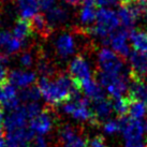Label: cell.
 <instances>
[{
  "label": "cell",
  "mask_w": 147,
  "mask_h": 147,
  "mask_svg": "<svg viewBox=\"0 0 147 147\" xmlns=\"http://www.w3.org/2000/svg\"><path fill=\"white\" fill-rule=\"evenodd\" d=\"M114 3H116V2H119V4H127L129 3L130 1H132V0H112Z\"/></svg>",
  "instance_id": "8d00e7d4"
},
{
  "label": "cell",
  "mask_w": 147,
  "mask_h": 147,
  "mask_svg": "<svg viewBox=\"0 0 147 147\" xmlns=\"http://www.w3.org/2000/svg\"><path fill=\"white\" fill-rule=\"evenodd\" d=\"M130 40L135 52L147 53V30H132Z\"/></svg>",
  "instance_id": "2e32d148"
},
{
  "label": "cell",
  "mask_w": 147,
  "mask_h": 147,
  "mask_svg": "<svg viewBox=\"0 0 147 147\" xmlns=\"http://www.w3.org/2000/svg\"><path fill=\"white\" fill-rule=\"evenodd\" d=\"M130 99V98H129ZM146 114V104L141 100L130 99V106H129V115L131 118L140 120Z\"/></svg>",
  "instance_id": "7402d4cb"
},
{
  "label": "cell",
  "mask_w": 147,
  "mask_h": 147,
  "mask_svg": "<svg viewBox=\"0 0 147 147\" xmlns=\"http://www.w3.org/2000/svg\"><path fill=\"white\" fill-rule=\"evenodd\" d=\"M32 147H49L47 140L45 139L43 135H39L36 139L33 140Z\"/></svg>",
  "instance_id": "d6a6232c"
},
{
  "label": "cell",
  "mask_w": 147,
  "mask_h": 147,
  "mask_svg": "<svg viewBox=\"0 0 147 147\" xmlns=\"http://www.w3.org/2000/svg\"><path fill=\"white\" fill-rule=\"evenodd\" d=\"M21 100L17 97V91L15 86L11 83H3L0 86V104L3 106L4 110L14 111L21 106Z\"/></svg>",
  "instance_id": "ba28073f"
},
{
  "label": "cell",
  "mask_w": 147,
  "mask_h": 147,
  "mask_svg": "<svg viewBox=\"0 0 147 147\" xmlns=\"http://www.w3.org/2000/svg\"><path fill=\"white\" fill-rule=\"evenodd\" d=\"M129 106H130V99L128 96L114 99L113 110L118 115V117H125L127 114H129Z\"/></svg>",
  "instance_id": "603a6c76"
},
{
  "label": "cell",
  "mask_w": 147,
  "mask_h": 147,
  "mask_svg": "<svg viewBox=\"0 0 147 147\" xmlns=\"http://www.w3.org/2000/svg\"><path fill=\"white\" fill-rule=\"evenodd\" d=\"M82 133L81 130H78L75 127L71 126V125H65L63 127L60 128L59 130V140L63 145L70 142L72 139H74L76 135Z\"/></svg>",
  "instance_id": "cb8c5ba5"
},
{
  "label": "cell",
  "mask_w": 147,
  "mask_h": 147,
  "mask_svg": "<svg viewBox=\"0 0 147 147\" xmlns=\"http://www.w3.org/2000/svg\"><path fill=\"white\" fill-rule=\"evenodd\" d=\"M99 68L102 72L120 75L123 74V60L117 54L109 49H102L98 54Z\"/></svg>",
  "instance_id": "3957f363"
},
{
  "label": "cell",
  "mask_w": 147,
  "mask_h": 147,
  "mask_svg": "<svg viewBox=\"0 0 147 147\" xmlns=\"http://www.w3.org/2000/svg\"><path fill=\"white\" fill-rule=\"evenodd\" d=\"M9 62L8 55L3 53H0V84H3L7 82V78H9L7 65Z\"/></svg>",
  "instance_id": "83f0119b"
},
{
  "label": "cell",
  "mask_w": 147,
  "mask_h": 147,
  "mask_svg": "<svg viewBox=\"0 0 147 147\" xmlns=\"http://www.w3.org/2000/svg\"><path fill=\"white\" fill-rule=\"evenodd\" d=\"M123 123V133L126 139V142L131 141H141L143 140V135L145 132L144 123L141 120H136L133 118L125 117H118Z\"/></svg>",
  "instance_id": "8992f818"
},
{
  "label": "cell",
  "mask_w": 147,
  "mask_h": 147,
  "mask_svg": "<svg viewBox=\"0 0 147 147\" xmlns=\"http://www.w3.org/2000/svg\"><path fill=\"white\" fill-rule=\"evenodd\" d=\"M13 38V33H10L9 31H0V49H4L8 47L9 43L11 42Z\"/></svg>",
  "instance_id": "f1b7e54d"
},
{
  "label": "cell",
  "mask_w": 147,
  "mask_h": 147,
  "mask_svg": "<svg viewBox=\"0 0 147 147\" xmlns=\"http://www.w3.org/2000/svg\"><path fill=\"white\" fill-rule=\"evenodd\" d=\"M144 127H145V131H147V121L144 123Z\"/></svg>",
  "instance_id": "f35d334b"
},
{
  "label": "cell",
  "mask_w": 147,
  "mask_h": 147,
  "mask_svg": "<svg viewBox=\"0 0 147 147\" xmlns=\"http://www.w3.org/2000/svg\"><path fill=\"white\" fill-rule=\"evenodd\" d=\"M31 26H32L33 32L39 33L42 37H47L51 34L53 28L51 27V25L49 24V22L46 20V17L42 14L38 13L36 16H33L31 18Z\"/></svg>",
  "instance_id": "e0dca14e"
},
{
  "label": "cell",
  "mask_w": 147,
  "mask_h": 147,
  "mask_svg": "<svg viewBox=\"0 0 147 147\" xmlns=\"http://www.w3.org/2000/svg\"><path fill=\"white\" fill-rule=\"evenodd\" d=\"M4 123V115H3V107L0 104V130L2 129Z\"/></svg>",
  "instance_id": "e575fe53"
},
{
  "label": "cell",
  "mask_w": 147,
  "mask_h": 147,
  "mask_svg": "<svg viewBox=\"0 0 147 147\" xmlns=\"http://www.w3.org/2000/svg\"><path fill=\"white\" fill-rule=\"evenodd\" d=\"M97 20V11L94 5L84 4L80 11V21L83 26H94Z\"/></svg>",
  "instance_id": "ffe728a7"
},
{
  "label": "cell",
  "mask_w": 147,
  "mask_h": 147,
  "mask_svg": "<svg viewBox=\"0 0 147 147\" xmlns=\"http://www.w3.org/2000/svg\"><path fill=\"white\" fill-rule=\"evenodd\" d=\"M41 91L39 89V87L36 86H30L27 88H24L22 90L18 98L21 101H24L26 103H31V102H38L40 98H41Z\"/></svg>",
  "instance_id": "44dd1931"
},
{
  "label": "cell",
  "mask_w": 147,
  "mask_h": 147,
  "mask_svg": "<svg viewBox=\"0 0 147 147\" xmlns=\"http://www.w3.org/2000/svg\"><path fill=\"white\" fill-rule=\"evenodd\" d=\"M117 15H118L120 24L123 25V28L132 31V28L134 27L135 23L138 21V16L130 4H120Z\"/></svg>",
  "instance_id": "4fadbf2b"
},
{
  "label": "cell",
  "mask_w": 147,
  "mask_h": 147,
  "mask_svg": "<svg viewBox=\"0 0 147 147\" xmlns=\"http://www.w3.org/2000/svg\"><path fill=\"white\" fill-rule=\"evenodd\" d=\"M54 116L51 109L42 111L40 114L30 120L29 128L39 135L47 134L54 127Z\"/></svg>",
  "instance_id": "52a82bcc"
},
{
  "label": "cell",
  "mask_w": 147,
  "mask_h": 147,
  "mask_svg": "<svg viewBox=\"0 0 147 147\" xmlns=\"http://www.w3.org/2000/svg\"><path fill=\"white\" fill-rule=\"evenodd\" d=\"M88 147H107V145L102 136L98 135L88 142Z\"/></svg>",
  "instance_id": "4dcf8cb0"
},
{
  "label": "cell",
  "mask_w": 147,
  "mask_h": 147,
  "mask_svg": "<svg viewBox=\"0 0 147 147\" xmlns=\"http://www.w3.org/2000/svg\"><path fill=\"white\" fill-rule=\"evenodd\" d=\"M119 24L118 15L107 8H102L97 11V20L94 26L87 28V32L100 38L102 43H110L111 37L117 30Z\"/></svg>",
  "instance_id": "7a4b0ae2"
},
{
  "label": "cell",
  "mask_w": 147,
  "mask_h": 147,
  "mask_svg": "<svg viewBox=\"0 0 147 147\" xmlns=\"http://www.w3.org/2000/svg\"><path fill=\"white\" fill-rule=\"evenodd\" d=\"M69 73L76 86L83 81L91 78V70L90 65L85 58L78 55L72 59L69 65Z\"/></svg>",
  "instance_id": "277c9868"
},
{
  "label": "cell",
  "mask_w": 147,
  "mask_h": 147,
  "mask_svg": "<svg viewBox=\"0 0 147 147\" xmlns=\"http://www.w3.org/2000/svg\"><path fill=\"white\" fill-rule=\"evenodd\" d=\"M55 46H56L57 54L61 58H67L71 56L72 54H74L75 49H76L75 40H74L73 36L68 32L61 33L57 38V40L55 42Z\"/></svg>",
  "instance_id": "8fae6325"
},
{
  "label": "cell",
  "mask_w": 147,
  "mask_h": 147,
  "mask_svg": "<svg viewBox=\"0 0 147 147\" xmlns=\"http://www.w3.org/2000/svg\"><path fill=\"white\" fill-rule=\"evenodd\" d=\"M103 130L109 134L117 133L120 130H123V123L120 118L118 119H109L103 123Z\"/></svg>",
  "instance_id": "4316f807"
},
{
  "label": "cell",
  "mask_w": 147,
  "mask_h": 147,
  "mask_svg": "<svg viewBox=\"0 0 147 147\" xmlns=\"http://www.w3.org/2000/svg\"><path fill=\"white\" fill-rule=\"evenodd\" d=\"M20 62H21L22 67L24 68H30L33 65V56L31 53L29 52H24L20 57Z\"/></svg>",
  "instance_id": "f546056e"
},
{
  "label": "cell",
  "mask_w": 147,
  "mask_h": 147,
  "mask_svg": "<svg viewBox=\"0 0 147 147\" xmlns=\"http://www.w3.org/2000/svg\"><path fill=\"white\" fill-rule=\"evenodd\" d=\"M0 147H5V140L3 139V135L0 132Z\"/></svg>",
  "instance_id": "74e56055"
},
{
  "label": "cell",
  "mask_w": 147,
  "mask_h": 147,
  "mask_svg": "<svg viewBox=\"0 0 147 147\" xmlns=\"http://www.w3.org/2000/svg\"><path fill=\"white\" fill-rule=\"evenodd\" d=\"M94 113L96 115V118L98 120V123L105 120L109 116L111 115L113 110V102L110 99H103L100 100L98 102H94Z\"/></svg>",
  "instance_id": "ac0fdd59"
},
{
  "label": "cell",
  "mask_w": 147,
  "mask_h": 147,
  "mask_svg": "<svg viewBox=\"0 0 147 147\" xmlns=\"http://www.w3.org/2000/svg\"><path fill=\"white\" fill-rule=\"evenodd\" d=\"M32 32V26L28 20H18L13 28V36L22 41H25Z\"/></svg>",
  "instance_id": "d6986e66"
},
{
  "label": "cell",
  "mask_w": 147,
  "mask_h": 147,
  "mask_svg": "<svg viewBox=\"0 0 147 147\" xmlns=\"http://www.w3.org/2000/svg\"><path fill=\"white\" fill-rule=\"evenodd\" d=\"M45 17L49 22V24L51 25V27L54 28L56 26H59V25L65 23L68 17H69V14H68V11L62 7L55 5L54 8H52L46 12Z\"/></svg>",
  "instance_id": "5bb4252c"
},
{
  "label": "cell",
  "mask_w": 147,
  "mask_h": 147,
  "mask_svg": "<svg viewBox=\"0 0 147 147\" xmlns=\"http://www.w3.org/2000/svg\"><path fill=\"white\" fill-rule=\"evenodd\" d=\"M78 87L82 92L85 94L87 98L91 99L94 102H98L100 100L105 99V94H104V91L101 88V86L92 78L81 82L78 85Z\"/></svg>",
  "instance_id": "7c38bea8"
},
{
  "label": "cell",
  "mask_w": 147,
  "mask_h": 147,
  "mask_svg": "<svg viewBox=\"0 0 147 147\" xmlns=\"http://www.w3.org/2000/svg\"><path fill=\"white\" fill-rule=\"evenodd\" d=\"M139 18L147 20V0H132L129 2Z\"/></svg>",
  "instance_id": "d4e9b609"
},
{
  "label": "cell",
  "mask_w": 147,
  "mask_h": 147,
  "mask_svg": "<svg viewBox=\"0 0 147 147\" xmlns=\"http://www.w3.org/2000/svg\"><path fill=\"white\" fill-rule=\"evenodd\" d=\"M38 3H39V8L47 12L49 10L55 7L56 0H38Z\"/></svg>",
  "instance_id": "1f68e13d"
},
{
  "label": "cell",
  "mask_w": 147,
  "mask_h": 147,
  "mask_svg": "<svg viewBox=\"0 0 147 147\" xmlns=\"http://www.w3.org/2000/svg\"><path fill=\"white\" fill-rule=\"evenodd\" d=\"M33 136L34 132L27 127L8 132L5 139V147H31Z\"/></svg>",
  "instance_id": "5b68a950"
},
{
  "label": "cell",
  "mask_w": 147,
  "mask_h": 147,
  "mask_svg": "<svg viewBox=\"0 0 147 147\" xmlns=\"http://www.w3.org/2000/svg\"><path fill=\"white\" fill-rule=\"evenodd\" d=\"M125 147H147V138L141 141H131V142H126Z\"/></svg>",
  "instance_id": "836d02e7"
},
{
  "label": "cell",
  "mask_w": 147,
  "mask_h": 147,
  "mask_svg": "<svg viewBox=\"0 0 147 147\" xmlns=\"http://www.w3.org/2000/svg\"><path fill=\"white\" fill-rule=\"evenodd\" d=\"M65 1L67 2V3L73 5V7H75V5H78V4L83 3V2H84V0H65Z\"/></svg>",
  "instance_id": "d590c367"
},
{
  "label": "cell",
  "mask_w": 147,
  "mask_h": 147,
  "mask_svg": "<svg viewBox=\"0 0 147 147\" xmlns=\"http://www.w3.org/2000/svg\"><path fill=\"white\" fill-rule=\"evenodd\" d=\"M38 87L45 101L52 105L67 102L81 91L70 74L65 73L58 74L54 78L41 76L38 81Z\"/></svg>",
  "instance_id": "6da1fadb"
},
{
  "label": "cell",
  "mask_w": 147,
  "mask_h": 147,
  "mask_svg": "<svg viewBox=\"0 0 147 147\" xmlns=\"http://www.w3.org/2000/svg\"><path fill=\"white\" fill-rule=\"evenodd\" d=\"M20 15L23 20H28L36 16L39 11L38 0H17Z\"/></svg>",
  "instance_id": "9a60e30c"
},
{
  "label": "cell",
  "mask_w": 147,
  "mask_h": 147,
  "mask_svg": "<svg viewBox=\"0 0 147 147\" xmlns=\"http://www.w3.org/2000/svg\"><path fill=\"white\" fill-rule=\"evenodd\" d=\"M38 71L41 74V76L44 78H53L55 75V69L52 63L46 59H40L38 63Z\"/></svg>",
  "instance_id": "484cf974"
},
{
  "label": "cell",
  "mask_w": 147,
  "mask_h": 147,
  "mask_svg": "<svg viewBox=\"0 0 147 147\" xmlns=\"http://www.w3.org/2000/svg\"><path fill=\"white\" fill-rule=\"evenodd\" d=\"M36 81H37V75L34 72H31V71L14 70L9 74V82L12 85L23 88V89L30 87Z\"/></svg>",
  "instance_id": "30bf717a"
},
{
  "label": "cell",
  "mask_w": 147,
  "mask_h": 147,
  "mask_svg": "<svg viewBox=\"0 0 147 147\" xmlns=\"http://www.w3.org/2000/svg\"><path fill=\"white\" fill-rule=\"evenodd\" d=\"M131 31L126 29H120L118 31L113 33L111 37V45L114 49V52L121 58L130 57L131 52L129 49V45L127 44V40L130 38Z\"/></svg>",
  "instance_id": "9c48e42d"
}]
</instances>
